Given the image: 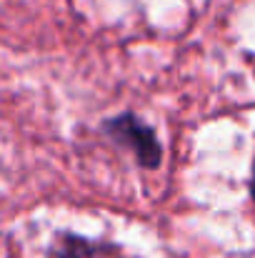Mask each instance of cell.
Wrapping results in <instances>:
<instances>
[{
	"label": "cell",
	"mask_w": 255,
	"mask_h": 258,
	"mask_svg": "<svg viewBox=\"0 0 255 258\" xmlns=\"http://www.w3.org/2000/svg\"><path fill=\"white\" fill-rule=\"evenodd\" d=\"M108 133H110L118 143L130 146L143 166H148V168L158 166V161H160V146H158L153 131L145 128L143 123H138L133 115H123V118L110 120Z\"/></svg>",
	"instance_id": "1"
},
{
	"label": "cell",
	"mask_w": 255,
	"mask_h": 258,
	"mask_svg": "<svg viewBox=\"0 0 255 258\" xmlns=\"http://www.w3.org/2000/svg\"><path fill=\"white\" fill-rule=\"evenodd\" d=\"M253 198H255V171H253Z\"/></svg>",
	"instance_id": "2"
}]
</instances>
